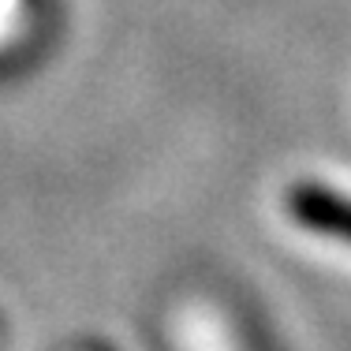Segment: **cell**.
I'll use <instances>...</instances> for the list:
<instances>
[{
    "instance_id": "obj_1",
    "label": "cell",
    "mask_w": 351,
    "mask_h": 351,
    "mask_svg": "<svg viewBox=\"0 0 351 351\" xmlns=\"http://www.w3.org/2000/svg\"><path fill=\"white\" fill-rule=\"evenodd\" d=\"M288 217L299 228L351 247V198L325 183H295L288 191Z\"/></svg>"
}]
</instances>
